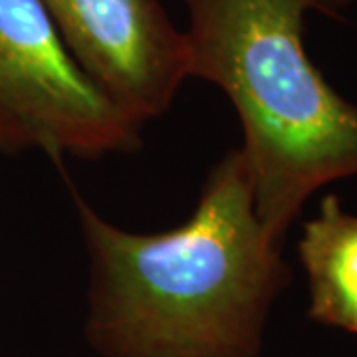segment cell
Returning <instances> with one entry per match:
<instances>
[{
  "mask_svg": "<svg viewBox=\"0 0 357 357\" xmlns=\"http://www.w3.org/2000/svg\"><path fill=\"white\" fill-rule=\"evenodd\" d=\"M72 195L89 258L84 330L98 356H262L290 268L256 213L243 149L218 159L191 217L163 232L115 227Z\"/></svg>",
  "mask_w": 357,
  "mask_h": 357,
  "instance_id": "1",
  "label": "cell"
},
{
  "mask_svg": "<svg viewBox=\"0 0 357 357\" xmlns=\"http://www.w3.org/2000/svg\"><path fill=\"white\" fill-rule=\"evenodd\" d=\"M189 76L225 91L241 119L260 220L278 241L306 201L357 177V103L304 46L314 0H183Z\"/></svg>",
  "mask_w": 357,
  "mask_h": 357,
  "instance_id": "2",
  "label": "cell"
},
{
  "mask_svg": "<svg viewBox=\"0 0 357 357\" xmlns=\"http://www.w3.org/2000/svg\"><path fill=\"white\" fill-rule=\"evenodd\" d=\"M143 126L77 64L42 0H0V153H135Z\"/></svg>",
  "mask_w": 357,
  "mask_h": 357,
  "instance_id": "3",
  "label": "cell"
},
{
  "mask_svg": "<svg viewBox=\"0 0 357 357\" xmlns=\"http://www.w3.org/2000/svg\"><path fill=\"white\" fill-rule=\"evenodd\" d=\"M66 46L98 86L145 128L189 76L187 36L161 0H42Z\"/></svg>",
  "mask_w": 357,
  "mask_h": 357,
  "instance_id": "4",
  "label": "cell"
},
{
  "mask_svg": "<svg viewBox=\"0 0 357 357\" xmlns=\"http://www.w3.org/2000/svg\"><path fill=\"white\" fill-rule=\"evenodd\" d=\"M298 252L307 276V316L357 333V215L337 195H326L304 222Z\"/></svg>",
  "mask_w": 357,
  "mask_h": 357,
  "instance_id": "5",
  "label": "cell"
},
{
  "mask_svg": "<svg viewBox=\"0 0 357 357\" xmlns=\"http://www.w3.org/2000/svg\"><path fill=\"white\" fill-rule=\"evenodd\" d=\"M351 2H357V0H314V6H316V10L333 13V10H340Z\"/></svg>",
  "mask_w": 357,
  "mask_h": 357,
  "instance_id": "6",
  "label": "cell"
}]
</instances>
